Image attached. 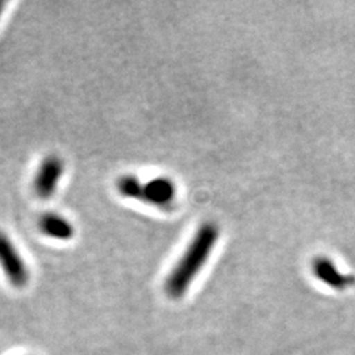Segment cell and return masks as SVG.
Segmentation results:
<instances>
[{
	"label": "cell",
	"mask_w": 355,
	"mask_h": 355,
	"mask_svg": "<svg viewBox=\"0 0 355 355\" xmlns=\"http://www.w3.org/2000/svg\"><path fill=\"white\" fill-rule=\"evenodd\" d=\"M218 236V227L214 223H204L198 229L189 248L166 280V292L170 297L179 299L190 288L192 280L198 277L212 253Z\"/></svg>",
	"instance_id": "6da1fadb"
},
{
	"label": "cell",
	"mask_w": 355,
	"mask_h": 355,
	"mask_svg": "<svg viewBox=\"0 0 355 355\" xmlns=\"http://www.w3.org/2000/svg\"><path fill=\"white\" fill-rule=\"evenodd\" d=\"M0 268L15 288H26L31 272L12 240L0 230Z\"/></svg>",
	"instance_id": "7a4b0ae2"
},
{
	"label": "cell",
	"mask_w": 355,
	"mask_h": 355,
	"mask_svg": "<svg viewBox=\"0 0 355 355\" xmlns=\"http://www.w3.org/2000/svg\"><path fill=\"white\" fill-rule=\"evenodd\" d=\"M64 164L58 155H46L38 166L33 178V191L40 199H51L64 175Z\"/></svg>",
	"instance_id": "3957f363"
},
{
	"label": "cell",
	"mask_w": 355,
	"mask_h": 355,
	"mask_svg": "<svg viewBox=\"0 0 355 355\" xmlns=\"http://www.w3.org/2000/svg\"><path fill=\"white\" fill-rule=\"evenodd\" d=\"M175 196L177 187L170 178H154L146 183H142L141 202L157 207H166L175 200Z\"/></svg>",
	"instance_id": "277c9868"
},
{
	"label": "cell",
	"mask_w": 355,
	"mask_h": 355,
	"mask_svg": "<svg viewBox=\"0 0 355 355\" xmlns=\"http://www.w3.org/2000/svg\"><path fill=\"white\" fill-rule=\"evenodd\" d=\"M313 272L320 282L325 283L334 290H346L347 287L354 286L355 279L350 275L341 272L333 261L325 257H318L313 261Z\"/></svg>",
	"instance_id": "5b68a950"
},
{
	"label": "cell",
	"mask_w": 355,
	"mask_h": 355,
	"mask_svg": "<svg viewBox=\"0 0 355 355\" xmlns=\"http://www.w3.org/2000/svg\"><path fill=\"white\" fill-rule=\"evenodd\" d=\"M38 228L44 236L58 241H69L76 234L74 225L66 217L55 212H46L41 216Z\"/></svg>",
	"instance_id": "8992f818"
},
{
	"label": "cell",
	"mask_w": 355,
	"mask_h": 355,
	"mask_svg": "<svg viewBox=\"0 0 355 355\" xmlns=\"http://www.w3.org/2000/svg\"><path fill=\"white\" fill-rule=\"evenodd\" d=\"M117 190L124 198L136 199L141 202L142 182L139 178L133 177V175H124V177L119 178Z\"/></svg>",
	"instance_id": "52a82bcc"
},
{
	"label": "cell",
	"mask_w": 355,
	"mask_h": 355,
	"mask_svg": "<svg viewBox=\"0 0 355 355\" xmlns=\"http://www.w3.org/2000/svg\"><path fill=\"white\" fill-rule=\"evenodd\" d=\"M4 7H6V3H4V1H0V17H1V15H3Z\"/></svg>",
	"instance_id": "ba28073f"
}]
</instances>
